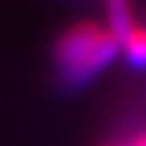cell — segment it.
Listing matches in <instances>:
<instances>
[{
	"label": "cell",
	"instance_id": "cell-1",
	"mask_svg": "<svg viewBox=\"0 0 146 146\" xmlns=\"http://www.w3.org/2000/svg\"><path fill=\"white\" fill-rule=\"evenodd\" d=\"M120 53V41L108 25L79 21L67 27L53 45V65L65 87L96 79Z\"/></svg>",
	"mask_w": 146,
	"mask_h": 146
},
{
	"label": "cell",
	"instance_id": "cell-2",
	"mask_svg": "<svg viewBox=\"0 0 146 146\" xmlns=\"http://www.w3.org/2000/svg\"><path fill=\"white\" fill-rule=\"evenodd\" d=\"M120 51L134 67H146V25L134 23L120 39Z\"/></svg>",
	"mask_w": 146,
	"mask_h": 146
},
{
	"label": "cell",
	"instance_id": "cell-3",
	"mask_svg": "<svg viewBox=\"0 0 146 146\" xmlns=\"http://www.w3.org/2000/svg\"><path fill=\"white\" fill-rule=\"evenodd\" d=\"M112 146H146V128L136 132L132 138H128L124 142H118V144H112Z\"/></svg>",
	"mask_w": 146,
	"mask_h": 146
}]
</instances>
